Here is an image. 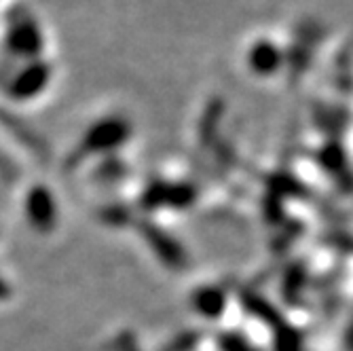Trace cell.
<instances>
[{"mask_svg":"<svg viewBox=\"0 0 353 351\" xmlns=\"http://www.w3.org/2000/svg\"><path fill=\"white\" fill-rule=\"evenodd\" d=\"M281 51L271 41H259L248 53V63L256 74H273L281 66Z\"/></svg>","mask_w":353,"mask_h":351,"instance_id":"cell-1","label":"cell"}]
</instances>
